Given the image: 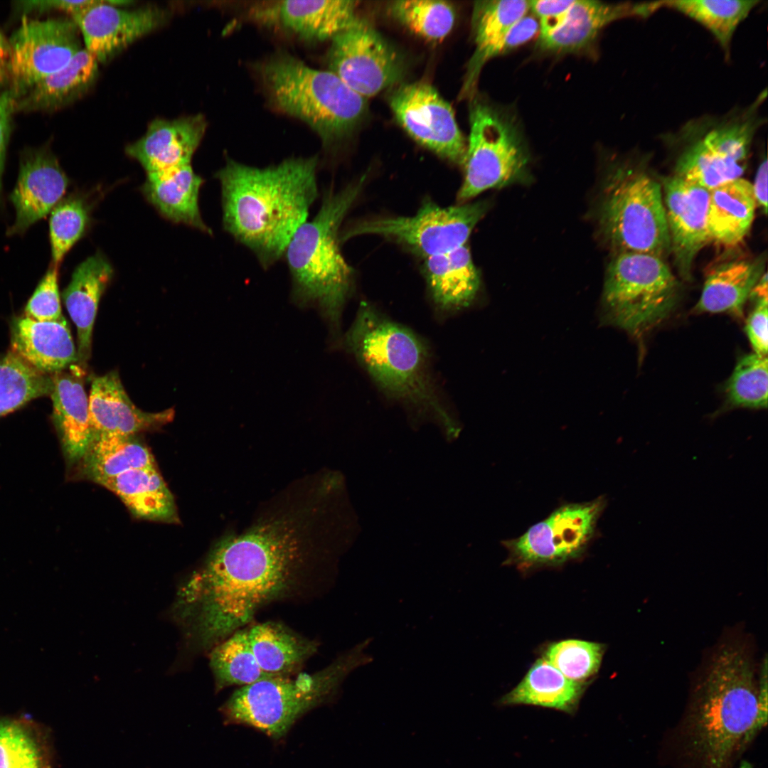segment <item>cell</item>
<instances>
[{"instance_id":"cell-26","label":"cell","mask_w":768,"mask_h":768,"mask_svg":"<svg viewBox=\"0 0 768 768\" xmlns=\"http://www.w3.org/2000/svg\"><path fill=\"white\" fill-rule=\"evenodd\" d=\"M113 273L108 260L96 253L75 268L63 294L66 309L77 329L78 362L82 368L90 356L98 305Z\"/></svg>"},{"instance_id":"cell-25","label":"cell","mask_w":768,"mask_h":768,"mask_svg":"<svg viewBox=\"0 0 768 768\" xmlns=\"http://www.w3.org/2000/svg\"><path fill=\"white\" fill-rule=\"evenodd\" d=\"M11 351L36 370L52 375L78 361V353L65 318L39 321L26 316L14 320Z\"/></svg>"},{"instance_id":"cell-11","label":"cell","mask_w":768,"mask_h":768,"mask_svg":"<svg viewBox=\"0 0 768 768\" xmlns=\"http://www.w3.org/2000/svg\"><path fill=\"white\" fill-rule=\"evenodd\" d=\"M470 132L457 194L464 202L493 188L523 182L528 177V153L516 120L506 112L474 100Z\"/></svg>"},{"instance_id":"cell-47","label":"cell","mask_w":768,"mask_h":768,"mask_svg":"<svg viewBox=\"0 0 768 768\" xmlns=\"http://www.w3.org/2000/svg\"><path fill=\"white\" fill-rule=\"evenodd\" d=\"M540 29L533 16L528 14L515 23L500 41L496 55L506 53L531 40Z\"/></svg>"},{"instance_id":"cell-49","label":"cell","mask_w":768,"mask_h":768,"mask_svg":"<svg viewBox=\"0 0 768 768\" xmlns=\"http://www.w3.org/2000/svg\"><path fill=\"white\" fill-rule=\"evenodd\" d=\"M97 1V0L24 1H20L18 6L24 12L59 10L65 11L73 16Z\"/></svg>"},{"instance_id":"cell-10","label":"cell","mask_w":768,"mask_h":768,"mask_svg":"<svg viewBox=\"0 0 768 768\" xmlns=\"http://www.w3.org/2000/svg\"><path fill=\"white\" fill-rule=\"evenodd\" d=\"M678 294V282L664 259L626 252L610 260L603 292L607 317L631 334H642L663 320Z\"/></svg>"},{"instance_id":"cell-28","label":"cell","mask_w":768,"mask_h":768,"mask_svg":"<svg viewBox=\"0 0 768 768\" xmlns=\"http://www.w3.org/2000/svg\"><path fill=\"white\" fill-rule=\"evenodd\" d=\"M204 183L191 164L147 174L142 192L166 218L212 234L199 208V193Z\"/></svg>"},{"instance_id":"cell-7","label":"cell","mask_w":768,"mask_h":768,"mask_svg":"<svg viewBox=\"0 0 768 768\" xmlns=\"http://www.w3.org/2000/svg\"><path fill=\"white\" fill-rule=\"evenodd\" d=\"M257 70L273 106L306 124L326 149L348 137L366 114V99L337 75L288 53H276Z\"/></svg>"},{"instance_id":"cell-37","label":"cell","mask_w":768,"mask_h":768,"mask_svg":"<svg viewBox=\"0 0 768 768\" xmlns=\"http://www.w3.org/2000/svg\"><path fill=\"white\" fill-rule=\"evenodd\" d=\"M657 11H676L705 28L720 46L726 61L739 26L761 3L759 0H666L656 1Z\"/></svg>"},{"instance_id":"cell-17","label":"cell","mask_w":768,"mask_h":768,"mask_svg":"<svg viewBox=\"0 0 768 768\" xmlns=\"http://www.w3.org/2000/svg\"><path fill=\"white\" fill-rule=\"evenodd\" d=\"M129 1L97 0L71 18L85 48L98 63H106L136 40L165 23L166 12L157 7L123 9Z\"/></svg>"},{"instance_id":"cell-16","label":"cell","mask_w":768,"mask_h":768,"mask_svg":"<svg viewBox=\"0 0 768 768\" xmlns=\"http://www.w3.org/2000/svg\"><path fill=\"white\" fill-rule=\"evenodd\" d=\"M389 103L399 124L417 142L464 165L466 140L451 105L432 86L421 82L402 85L392 92Z\"/></svg>"},{"instance_id":"cell-12","label":"cell","mask_w":768,"mask_h":768,"mask_svg":"<svg viewBox=\"0 0 768 768\" xmlns=\"http://www.w3.org/2000/svg\"><path fill=\"white\" fill-rule=\"evenodd\" d=\"M488 208L486 201L442 207L426 201L411 216L375 218L350 224L341 230L340 242L362 235H380L426 259L466 245Z\"/></svg>"},{"instance_id":"cell-48","label":"cell","mask_w":768,"mask_h":768,"mask_svg":"<svg viewBox=\"0 0 768 768\" xmlns=\"http://www.w3.org/2000/svg\"><path fill=\"white\" fill-rule=\"evenodd\" d=\"M15 100L10 90L0 92V203L2 195V174L10 133L11 115L15 112Z\"/></svg>"},{"instance_id":"cell-42","label":"cell","mask_w":768,"mask_h":768,"mask_svg":"<svg viewBox=\"0 0 768 768\" xmlns=\"http://www.w3.org/2000/svg\"><path fill=\"white\" fill-rule=\"evenodd\" d=\"M90 205L80 194L62 199L52 210L49 238L52 265L59 267L70 250L81 239L90 223Z\"/></svg>"},{"instance_id":"cell-53","label":"cell","mask_w":768,"mask_h":768,"mask_svg":"<svg viewBox=\"0 0 768 768\" xmlns=\"http://www.w3.org/2000/svg\"><path fill=\"white\" fill-rule=\"evenodd\" d=\"M738 768H753L752 765L746 760L741 761Z\"/></svg>"},{"instance_id":"cell-2","label":"cell","mask_w":768,"mask_h":768,"mask_svg":"<svg viewBox=\"0 0 768 768\" xmlns=\"http://www.w3.org/2000/svg\"><path fill=\"white\" fill-rule=\"evenodd\" d=\"M751 636L727 631L705 656L670 740L681 768H732L756 737L759 676Z\"/></svg>"},{"instance_id":"cell-13","label":"cell","mask_w":768,"mask_h":768,"mask_svg":"<svg viewBox=\"0 0 768 768\" xmlns=\"http://www.w3.org/2000/svg\"><path fill=\"white\" fill-rule=\"evenodd\" d=\"M605 506L606 500L600 496L560 506L522 535L503 542L509 560L533 567L558 565L579 557L594 537Z\"/></svg>"},{"instance_id":"cell-21","label":"cell","mask_w":768,"mask_h":768,"mask_svg":"<svg viewBox=\"0 0 768 768\" xmlns=\"http://www.w3.org/2000/svg\"><path fill=\"white\" fill-rule=\"evenodd\" d=\"M358 2L348 0L277 1L252 10L253 18L310 42L331 41L351 26Z\"/></svg>"},{"instance_id":"cell-39","label":"cell","mask_w":768,"mask_h":768,"mask_svg":"<svg viewBox=\"0 0 768 768\" xmlns=\"http://www.w3.org/2000/svg\"><path fill=\"white\" fill-rule=\"evenodd\" d=\"M210 666L217 688L270 679L250 650L245 629L238 630L213 648Z\"/></svg>"},{"instance_id":"cell-20","label":"cell","mask_w":768,"mask_h":768,"mask_svg":"<svg viewBox=\"0 0 768 768\" xmlns=\"http://www.w3.org/2000/svg\"><path fill=\"white\" fill-rule=\"evenodd\" d=\"M69 180L47 148L29 149L21 158L16 185L11 194L16 218L9 235L25 233L63 199Z\"/></svg>"},{"instance_id":"cell-1","label":"cell","mask_w":768,"mask_h":768,"mask_svg":"<svg viewBox=\"0 0 768 768\" xmlns=\"http://www.w3.org/2000/svg\"><path fill=\"white\" fill-rule=\"evenodd\" d=\"M304 558L297 527L284 518L220 540L177 592L174 615L188 648L214 647L291 592Z\"/></svg>"},{"instance_id":"cell-34","label":"cell","mask_w":768,"mask_h":768,"mask_svg":"<svg viewBox=\"0 0 768 768\" xmlns=\"http://www.w3.org/2000/svg\"><path fill=\"white\" fill-rule=\"evenodd\" d=\"M156 466L149 447L136 435L92 434L76 473L99 484L127 471Z\"/></svg>"},{"instance_id":"cell-51","label":"cell","mask_w":768,"mask_h":768,"mask_svg":"<svg viewBox=\"0 0 768 768\" xmlns=\"http://www.w3.org/2000/svg\"><path fill=\"white\" fill-rule=\"evenodd\" d=\"M767 159L764 153L758 166L754 183L752 184L757 206H759L764 214L767 210Z\"/></svg>"},{"instance_id":"cell-19","label":"cell","mask_w":768,"mask_h":768,"mask_svg":"<svg viewBox=\"0 0 768 768\" xmlns=\"http://www.w3.org/2000/svg\"><path fill=\"white\" fill-rule=\"evenodd\" d=\"M649 14L647 2L575 0L565 13L539 21L538 45L547 52H580L591 46L609 24L627 17L648 18Z\"/></svg>"},{"instance_id":"cell-41","label":"cell","mask_w":768,"mask_h":768,"mask_svg":"<svg viewBox=\"0 0 768 768\" xmlns=\"http://www.w3.org/2000/svg\"><path fill=\"white\" fill-rule=\"evenodd\" d=\"M390 11L404 26L427 40L444 39L452 30L456 12L444 1L400 0L391 2Z\"/></svg>"},{"instance_id":"cell-31","label":"cell","mask_w":768,"mask_h":768,"mask_svg":"<svg viewBox=\"0 0 768 768\" xmlns=\"http://www.w3.org/2000/svg\"><path fill=\"white\" fill-rule=\"evenodd\" d=\"M99 484L118 496L136 518L180 523L174 497L156 466L132 469Z\"/></svg>"},{"instance_id":"cell-52","label":"cell","mask_w":768,"mask_h":768,"mask_svg":"<svg viewBox=\"0 0 768 768\" xmlns=\"http://www.w3.org/2000/svg\"><path fill=\"white\" fill-rule=\"evenodd\" d=\"M9 43L0 33V70L4 71L9 60Z\"/></svg>"},{"instance_id":"cell-44","label":"cell","mask_w":768,"mask_h":768,"mask_svg":"<svg viewBox=\"0 0 768 768\" xmlns=\"http://www.w3.org/2000/svg\"><path fill=\"white\" fill-rule=\"evenodd\" d=\"M604 651L602 644L570 639L551 644L544 658L567 678L582 683L597 672Z\"/></svg>"},{"instance_id":"cell-45","label":"cell","mask_w":768,"mask_h":768,"mask_svg":"<svg viewBox=\"0 0 768 768\" xmlns=\"http://www.w3.org/2000/svg\"><path fill=\"white\" fill-rule=\"evenodd\" d=\"M24 316L39 321L63 317L58 289V267L51 266L40 281L24 310Z\"/></svg>"},{"instance_id":"cell-54","label":"cell","mask_w":768,"mask_h":768,"mask_svg":"<svg viewBox=\"0 0 768 768\" xmlns=\"http://www.w3.org/2000/svg\"><path fill=\"white\" fill-rule=\"evenodd\" d=\"M4 78V71L0 70V85L2 83Z\"/></svg>"},{"instance_id":"cell-36","label":"cell","mask_w":768,"mask_h":768,"mask_svg":"<svg viewBox=\"0 0 768 768\" xmlns=\"http://www.w3.org/2000/svg\"><path fill=\"white\" fill-rule=\"evenodd\" d=\"M585 688L582 683L567 678L547 660L541 658L500 703L503 705L540 706L574 714Z\"/></svg>"},{"instance_id":"cell-18","label":"cell","mask_w":768,"mask_h":768,"mask_svg":"<svg viewBox=\"0 0 768 768\" xmlns=\"http://www.w3.org/2000/svg\"><path fill=\"white\" fill-rule=\"evenodd\" d=\"M661 186L671 254L679 274L689 280L697 255L710 242L707 224L710 191L674 175Z\"/></svg>"},{"instance_id":"cell-27","label":"cell","mask_w":768,"mask_h":768,"mask_svg":"<svg viewBox=\"0 0 768 768\" xmlns=\"http://www.w3.org/2000/svg\"><path fill=\"white\" fill-rule=\"evenodd\" d=\"M766 255L736 257L712 267L695 306L697 313H728L741 317L754 285L765 272Z\"/></svg>"},{"instance_id":"cell-50","label":"cell","mask_w":768,"mask_h":768,"mask_svg":"<svg viewBox=\"0 0 768 768\" xmlns=\"http://www.w3.org/2000/svg\"><path fill=\"white\" fill-rule=\"evenodd\" d=\"M575 0H534L529 1L530 11L539 21L555 18L565 13Z\"/></svg>"},{"instance_id":"cell-22","label":"cell","mask_w":768,"mask_h":768,"mask_svg":"<svg viewBox=\"0 0 768 768\" xmlns=\"http://www.w3.org/2000/svg\"><path fill=\"white\" fill-rule=\"evenodd\" d=\"M92 434L137 435L171 422L173 408L149 412L138 408L126 393L119 374L111 371L93 379L88 396Z\"/></svg>"},{"instance_id":"cell-14","label":"cell","mask_w":768,"mask_h":768,"mask_svg":"<svg viewBox=\"0 0 768 768\" xmlns=\"http://www.w3.org/2000/svg\"><path fill=\"white\" fill-rule=\"evenodd\" d=\"M331 41L329 70L366 99L396 84L404 75L402 56L363 19L357 17Z\"/></svg>"},{"instance_id":"cell-43","label":"cell","mask_w":768,"mask_h":768,"mask_svg":"<svg viewBox=\"0 0 768 768\" xmlns=\"http://www.w3.org/2000/svg\"><path fill=\"white\" fill-rule=\"evenodd\" d=\"M725 393L729 403L733 406L767 408V356L752 353L740 358L727 383Z\"/></svg>"},{"instance_id":"cell-40","label":"cell","mask_w":768,"mask_h":768,"mask_svg":"<svg viewBox=\"0 0 768 768\" xmlns=\"http://www.w3.org/2000/svg\"><path fill=\"white\" fill-rule=\"evenodd\" d=\"M51 375L43 373L11 351L0 358V417L50 395Z\"/></svg>"},{"instance_id":"cell-38","label":"cell","mask_w":768,"mask_h":768,"mask_svg":"<svg viewBox=\"0 0 768 768\" xmlns=\"http://www.w3.org/2000/svg\"><path fill=\"white\" fill-rule=\"evenodd\" d=\"M44 729L27 718L0 719V768H52Z\"/></svg>"},{"instance_id":"cell-9","label":"cell","mask_w":768,"mask_h":768,"mask_svg":"<svg viewBox=\"0 0 768 768\" xmlns=\"http://www.w3.org/2000/svg\"><path fill=\"white\" fill-rule=\"evenodd\" d=\"M370 644V639H365L314 673H301L295 678L275 677L242 686L223 706L224 713L233 722L279 738L303 713L334 695L351 672L373 661L365 652Z\"/></svg>"},{"instance_id":"cell-4","label":"cell","mask_w":768,"mask_h":768,"mask_svg":"<svg viewBox=\"0 0 768 768\" xmlns=\"http://www.w3.org/2000/svg\"><path fill=\"white\" fill-rule=\"evenodd\" d=\"M367 178L363 174L339 190L326 188L318 212L297 230L283 256L291 277L292 300L302 307L316 308L336 338L355 278L340 249L341 226Z\"/></svg>"},{"instance_id":"cell-5","label":"cell","mask_w":768,"mask_h":768,"mask_svg":"<svg viewBox=\"0 0 768 768\" xmlns=\"http://www.w3.org/2000/svg\"><path fill=\"white\" fill-rule=\"evenodd\" d=\"M343 343L389 398L453 427L431 374L428 348L412 331L363 301Z\"/></svg>"},{"instance_id":"cell-6","label":"cell","mask_w":768,"mask_h":768,"mask_svg":"<svg viewBox=\"0 0 768 768\" xmlns=\"http://www.w3.org/2000/svg\"><path fill=\"white\" fill-rule=\"evenodd\" d=\"M767 97L765 87L746 105L703 114L661 134V141L676 154L674 176L709 191L741 178L754 138L767 122L762 114Z\"/></svg>"},{"instance_id":"cell-23","label":"cell","mask_w":768,"mask_h":768,"mask_svg":"<svg viewBox=\"0 0 768 768\" xmlns=\"http://www.w3.org/2000/svg\"><path fill=\"white\" fill-rule=\"evenodd\" d=\"M206 128L201 114L167 120L156 119L146 133L126 148L146 173L191 164Z\"/></svg>"},{"instance_id":"cell-33","label":"cell","mask_w":768,"mask_h":768,"mask_svg":"<svg viewBox=\"0 0 768 768\" xmlns=\"http://www.w3.org/2000/svg\"><path fill=\"white\" fill-rule=\"evenodd\" d=\"M98 76V62L84 48L63 68L15 100L16 110H53L83 95Z\"/></svg>"},{"instance_id":"cell-3","label":"cell","mask_w":768,"mask_h":768,"mask_svg":"<svg viewBox=\"0 0 768 768\" xmlns=\"http://www.w3.org/2000/svg\"><path fill=\"white\" fill-rule=\"evenodd\" d=\"M319 158L291 157L255 167L227 158L215 174L223 229L267 270L284 254L318 198Z\"/></svg>"},{"instance_id":"cell-8","label":"cell","mask_w":768,"mask_h":768,"mask_svg":"<svg viewBox=\"0 0 768 768\" xmlns=\"http://www.w3.org/2000/svg\"><path fill=\"white\" fill-rule=\"evenodd\" d=\"M649 159L637 151L612 164L602 188L599 228L614 253L665 260L671 246L662 186L649 169Z\"/></svg>"},{"instance_id":"cell-46","label":"cell","mask_w":768,"mask_h":768,"mask_svg":"<svg viewBox=\"0 0 768 768\" xmlns=\"http://www.w3.org/2000/svg\"><path fill=\"white\" fill-rule=\"evenodd\" d=\"M754 302V306L747 319L745 331L754 353L767 356L768 298Z\"/></svg>"},{"instance_id":"cell-15","label":"cell","mask_w":768,"mask_h":768,"mask_svg":"<svg viewBox=\"0 0 768 768\" xmlns=\"http://www.w3.org/2000/svg\"><path fill=\"white\" fill-rule=\"evenodd\" d=\"M80 34L72 18L24 16L8 42L7 68L15 99L65 66L83 48Z\"/></svg>"},{"instance_id":"cell-35","label":"cell","mask_w":768,"mask_h":768,"mask_svg":"<svg viewBox=\"0 0 768 768\" xmlns=\"http://www.w3.org/2000/svg\"><path fill=\"white\" fill-rule=\"evenodd\" d=\"M245 630L250 650L270 678L289 676L316 650L315 643L277 623L257 624Z\"/></svg>"},{"instance_id":"cell-29","label":"cell","mask_w":768,"mask_h":768,"mask_svg":"<svg viewBox=\"0 0 768 768\" xmlns=\"http://www.w3.org/2000/svg\"><path fill=\"white\" fill-rule=\"evenodd\" d=\"M422 270L432 299L440 310H461L476 298L480 277L466 245L424 259Z\"/></svg>"},{"instance_id":"cell-24","label":"cell","mask_w":768,"mask_h":768,"mask_svg":"<svg viewBox=\"0 0 768 768\" xmlns=\"http://www.w3.org/2000/svg\"><path fill=\"white\" fill-rule=\"evenodd\" d=\"M51 375L53 420L68 466L76 469L92 437L88 397L84 388L83 368L73 365Z\"/></svg>"},{"instance_id":"cell-32","label":"cell","mask_w":768,"mask_h":768,"mask_svg":"<svg viewBox=\"0 0 768 768\" xmlns=\"http://www.w3.org/2000/svg\"><path fill=\"white\" fill-rule=\"evenodd\" d=\"M757 203L752 184L739 178L710 191L707 215L710 242L734 247L748 234Z\"/></svg>"},{"instance_id":"cell-30","label":"cell","mask_w":768,"mask_h":768,"mask_svg":"<svg viewBox=\"0 0 768 768\" xmlns=\"http://www.w3.org/2000/svg\"><path fill=\"white\" fill-rule=\"evenodd\" d=\"M530 11L529 1H476L472 14L475 50L468 66L462 96H471L484 64L496 56V48L511 27Z\"/></svg>"}]
</instances>
